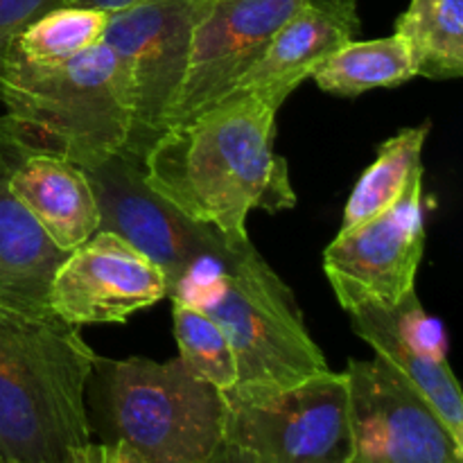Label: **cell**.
Returning <instances> with one entry per match:
<instances>
[{"label":"cell","mask_w":463,"mask_h":463,"mask_svg":"<svg viewBox=\"0 0 463 463\" xmlns=\"http://www.w3.org/2000/svg\"><path fill=\"white\" fill-rule=\"evenodd\" d=\"M276 109L235 93L163 129L143 156L145 184L181 215L249 240V213L297 206L289 167L274 152Z\"/></svg>","instance_id":"obj_1"},{"label":"cell","mask_w":463,"mask_h":463,"mask_svg":"<svg viewBox=\"0 0 463 463\" xmlns=\"http://www.w3.org/2000/svg\"><path fill=\"white\" fill-rule=\"evenodd\" d=\"M167 298H181L220 324L233 348L238 380L229 402L269 396L328 371L292 289L251 240H233L193 267Z\"/></svg>","instance_id":"obj_2"},{"label":"cell","mask_w":463,"mask_h":463,"mask_svg":"<svg viewBox=\"0 0 463 463\" xmlns=\"http://www.w3.org/2000/svg\"><path fill=\"white\" fill-rule=\"evenodd\" d=\"M95 360L61 319H0V463H71L89 446Z\"/></svg>","instance_id":"obj_3"},{"label":"cell","mask_w":463,"mask_h":463,"mask_svg":"<svg viewBox=\"0 0 463 463\" xmlns=\"http://www.w3.org/2000/svg\"><path fill=\"white\" fill-rule=\"evenodd\" d=\"M0 102V134L84 170L125 152L134 136L129 81L104 41L57 71L5 77Z\"/></svg>","instance_id":"obj_4"},{"label":"cell","mask_w":463,"mask_h":463,"mask_svg":"<svg viewBox=\"0 0 463 463\" xmlns=\"http://www.w3.org/2000/svg\"><path fill=\"white\" fill-rule=\"evenodd\" d=\"M93 375L116 439L149 463H211L226 446L224 392L194 378L179 357L98 355Z\"/></svg>","instance_id":"obj_5"},{"label":"cell","mask_w":463,"mask_h":463,"mask_svg":"<svg viewBox=\"0 0 463 463\" xmlns=\"http://www.w3.org/2000/svg\"><path fill=\"white\" fill-rule=\"evenodd\" d=\"M226 443L258 463H351L353 425L346 373L315 375L301 384L229 402Z\"/></svg>","instance_id":"obj_6"},{"label":"cell","mask_w":463,"mask_h":463,"mask_svg":"<svg viewBox=\"0 0 463 463\" xmlns=\"http://www.w3.org/2000/svg\"><path fill=\"white\" fill-rule=\"evenodd\" d=\"M206 0H138L109 14L102 41L125 71L134 104L131 154L143 158L167 127Z\"/></svg>","instance_id":"obj_7"},{"label":"cell","mask_w":463,"mask_h":463,"mask_svg":"<svg viewBox=\"0 0 463 463\" xmlns=\"http://www.w3.org/2000/svg\"><path fill=\"white\" fill-rule=\"evenodd\" d=\"M423 176L416 175L396 206L348 231H337L324 251V274L346 312L360 306L392 307L416 292L425 253Z\"/></svg>","instance_id":"obj_8"},{"label":"cell","mask_w":463,"mask_h":463,"mask_svg":"<svg viewBox=\"0 0 463 463\" xmlns=\"http://www.w3.org/2000/svg\"><path fill=\"white\" fill-rule=\"evenodd\" d=\"M90 185L99 206V229L113 231L152 258L167 276V294L211 253L222 251L231 238L213 226L181 215L154 193L143 176V158L129 149L89 167Z\"/></svg>","instance_id":"obj_9"},{"label":"cell","mask_w":463,"mask_h":463,"mask_svg":"<svg viewBox=\"0 0 463 463\" xmlns=\"http://www.w3.org/2000/svg\"><path fill=\"white\" fill-rule=\"evenodd\" d=\"M351 463H463V443L380 360H348Z\"/></svg>","instance_id":"obj_10"},{"label":"cell","mask_w":463,"mask_h":463,"mask_svg":"<svg viewBox=\"0 0 463 463\" xmlns=\"http://www.w3.org/2000/svg\"><path fill=\"white\" fill-rule=\"evenodd\" d=\"M163 298H167L165 271L107 229L66 253L48 289L52 315L75 328L125 324Z\"/></svg>","instance_id":"obj_11"},{"label":"cell","mask_w":463,"mask_h":463,"mask_svg":"<svg viewBox=\"0 0 463 463\" xmlns=\"http://www.w3.org/2000/svg\"><path fill=\"white\" fill-rule=\"evenodd\" d=\"M306 0H206L193 32L188 68L167 127L229 98ZM165 127V129H167Z\"/></svg>","instance_id":"obj_12"},{"label":"cell","mask_w":463,"mask_h":463,"mask_svg":"<svg viewBox=\"0 0 463 463\" xmlns=\"http://www.w3.org/2000/svg\"><path fill=\"white\" fill-rule=\"evenodd\" d=\"M0 179L63 253L99 231V206L84 167L48 152H32L0 134Z\"/></svg>","instance_id":"obj_13"},{"label":"cell","mask_w":463,"mask_h":463,"mask_svg":"<svg viewBox=\"0 0 463 463\" xmlns=\"http://www.w3.org/2000/svg\"><path fill=\"white\" fill-rule=\"evenodd\" d=\"M357 30L360 14L355 0H306L276 30L262 57L231 95H253L280 111L324 59L355 39Z\"/></svg>","instance_id":"obj_14"},{"label":"cell","mask_w":463,"mask_h":463,"mask_svg":"<svg viewBox=\"0 0 463 463\" xmlns=\"http://www.w3.org/2000/svg\"><path fill=\"white\" fill-rule=\"evenodd\" d=\"M63 258L0 179V319H57L48 289Z\"/></svg>","instance_id":"obj_15"},{"label":"cell","mask_w":463,"mask_h":463,"mask_svg":"<svg viewBox=\"0 0 463 463\" xmlns=\"http://www.w3.org/2000/svg\"><path fill=\"white\" fill-rule=\"evenodd\" d=\"M353 330L373 348L375 360L410 384L443 420L452 437L463 443V396L450 362L428 355L402 342L389 321L387 307L360 306L351 312Z\"/></svg>","instance_id":"obj_16"},{"label":"cell","mask_w":463,"mask_h":463,"mask_svg":"<svg viewBox=\"0 0 463 463\" xmlns=\"http://www.w3.org/2000/svg\"><path fill=\"white\" fill-rule=\"evenodd\" d=\"M109 14L59 5L27 23L12 39L5 57V77L48 72L66 66L102 41Z\"/></svg>","instance_id":"obj_17"},{"label":"cell","mask_w":463,"mask_h":463,"mask_svg":"<svg viewBox=\"0 0 463 463\" xmlns=\"http://www.w3.org/2000/svg\"><path fill=\"white\" fill-rule=\"evenodd\" d=\"M416 77V57L402 34L348 41L319 63L310 80L324 93L357 98L366 90L396 89Z\"/></svg>","instance_id":"obj_18"},{"label":"cell","mask_w":463,"mask_h":463,"mask_svg":"<svg viewBox=\"0 0 463 463\" xmlns=\"http://www.w3.org/2000/svg\"><path fill=\"white\" fill-rule=\"evenodd\" d=\"M428 136L430 122L425 120L416 127H405L380 145L373 163L353 185L339 231L355 229L401 202L411 179L425 172L423 147Z\"/></svg>","instance_id":"obj_19"},{"label":"cell","mask_w":463,"mask_h":463,"mask_svg":"<svg viewBox=\"0 0 463 463\" xmlns=\"http://www.w3.org/2000/svg\"><path fill=\"white\" fill-rule=\"evenodd\" d=\"M396 32L411 43L416 77L463 75V0H411L396 21Z\"/></svg>","instance_id":"obj_20"},{"label":"cell","mask_w":463,"mask_h":463,"mask_svg":"<svg viewBox=\"0 0 463 463\" xmlns=\"http://www.w3.org/2000/svg\"><path fill=\"white\" fill-rule=\"evenodd\" d=\"M170 301L179 360L197 380L213 384L220 392H229L238 380V364L226 333L199 307L181 298Z\"/></svg>","instance_id":"obj_21"},{"label":"cell","mask_w":463,"mask_h":463,"mask_svg":"<svg viewBox=\"0 0 463 463\" xmlns=\"http://www.w3.org/2000/svg\"><path fill=\"white\" fill-rule=\"evenodd\" d=\"M59 0H0V86H3L5 57L14 36L30 21L48 9L59 7Z\"/></svg>","instance_id":"obj_22"},{"label":"cell","mask_w":463,"mask_h":463,"mask_svg":"<svg viewBox=\"0 0 463 463\" xmlns=\"http://www.w3.org/2000/svg\"><path fill=\"white\" fill-rule=\"evenodd\" d=\"M102 463H149L125 439H116L113 443H102Z\"/></svg>","instance_id":"obj_23"},{"label":"cell","mask_w":463,"mask_h":463,"mask_svg":"<svg viewBox=\"0 0 463 463\" xmlns=\"http://www.w3.org/2000/svg\"><path fill=\"white\" fill-rule=\"evenodd\" d=\"M61 5H71V7H89L99 9V12H120V9L129 7V5L138 3V0H59Z\"/></svg>","instance_id":"obj_24"},{"label":"cell","mask_w":463,"mask_h":463,"mask_svg":"<svg viewBox=\"0 0 463 463\" xmlns=\"http://www.w3.org/2000/svg\"><path fill=\"white\" fill-rule=\"evenodd\" d=\"M211 463H258V459L251 455V452L226 443V446L220 450V455H217Z\"/></svg>","instance_id":"obj_25"},{"label":"cell","mask_w":463,"mask_h":463,"mask_svg":"<svg viewBox=\"0 0 463 463\" xmlns=\"http://www.w3.org/2000/svg\"><path fill=\"white\" fill-rule=\"evenodd\" d=\"M71 463H102V446H95V443H89L81 450L75 452Z\"/></svg>","instance_id":"obj_26"}]
</instances>
